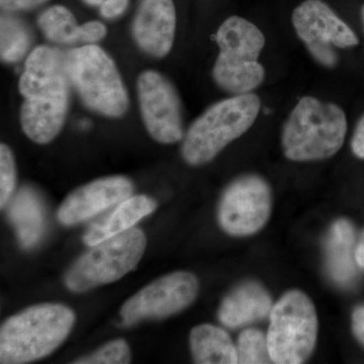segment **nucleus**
I'll return each instance as SVG.
<instances>
[{
	"label": "nucleus",
	"mask_w": 364,
	"mask_h": 364,
	"mask_svg": "<svg viewBox=\"0 0 364 364\" xmlns=\"http://www.w3.org/2000/svg\"><path fill=\"white\" fill-rule=\"evenodd\" d=\"M317 337L318 316L310 298L296 289L284 294L270 313L267 342L272 363H305Z\"/></svg>",
	"instance_id": "6e6552de"
},
{
	"label": "nucleus",
	"mask_w": 364,
	"mask_h": 364,
	"mask_svg": "<svg viewBox=\"0 0 364 364\" xmlns=\"http://www.w3.org/2000/svg\"><path fill=\"white\" fill-rule=\"evenodd\" d=\"M38 26L46 39L53 44L69 46L80 43V25L70 9L53 6L38 18Z\"/></svg>",
	"instance_id": "aec40b11"
},
{
	"label": "nucleus",
	"mask_w": 364,
	"mask_h": 364,
	"mask_svg": "<svg viewBox=\"0 0 364 364\" xmlns=\"http://www.w3.org/2000/svg\"><path fill=\"white\" fill-rule=\"evenodd\" d=\"M260 107V98L253 92L233 95L210 105L184 135L181 146L184 161L193 166L212 161L253 126Z\"/></svg>",
	"instance_id": "20e7f679"
},
{
	"label": "nucleus",
	"mask_w": 364,
	"mask_h": 364,
	"mask_svg": "<svg viewBox=\"0 0 364 364\" xmlns=\"http://www.w3.org/2000/svg\"><path fill=\"white\" fill-rule=\"evenodd\" d=\"M7 205V218L21 247H35L43 238L46 225L44 203L39 193L30 186H23Z\"/></svg>",
	"instance_id": "dca6fc26"
},
{
	"label": "nucleus",
	"mask_w": 364,
	"mask_h": 364,
	"mask_svg": "<svg viewBox=\"0 0 364 364\" xmlns=\"http://www.w3.org/2000/svg\"><path fill=\"white\" fill-rule=\"evenodd\" d=\"M351 149L356 157L364 159V114L359 119L352 136Z\"/></svg>",
	"instance_id": "cd10ccee"
},
{
	"label": "nucleus",
	"mask_w": 364,
	"mask_h": 364,
	"mask_svg": "<svg viewBox=\"0 0 364 364\" xmlns=\"http://www.w3.org/2000/svg\"><path fill=\"white\" fill-rule=\"evenodd\" d=\"M363 25H364V6L363 7Z\"/></svg>",
	"instance_id": "7c9ffc66"
},
{
	"label": "nucleus",
	"mask_w": 364,
	"mask_h": 364,
	"mask_svg": "<svg viewBox=\"0 0 364 364\" xmlns=\"http://www.w3.org/2000/svg\"><path fill=\"white\" fill-rule=\"evenodd\" d=\"M156 208V203L147 196H130L104 219L92 225L85 235V243L93 246L134 228Z\"/></svg>",
	"instance_id": "f3484780"
},
{
	"label": "nucleus",
	"mask_w": 364,
	"mask_h": 364,
	"mask_svg": "<svg viewBox=\"0 0 364 364\" xmlns=\"http://www.w3.org/2000/svg\"><path fill=\"white\" fill-rule=\"evenodd\" d=\"M189 342L196 363H238L236 345L222 328L210 324L196 326L191 330Z\"/></svg>",
	"instance_id": "6ab92c4d"
},
{
	"label": "nucleus",
	"mask_w": 364,
	"mask_h": 364,
	"mask_svg": "<svg viewBox=\"0 0 364 364\" xmlns=\"http://www.w3.org/2000/svg\"><path fill=\"white\" fill-rule=\"evenodd\" d=\"M131 363V350L123 339H117L97 350L74 361L77 364H126Z\"/></svg>",
	"instance_id": "5701e85b"
},
{
	"label": "nucleus",
	"mask_w": 364,
	"mask_h": 364,
	"mask_svg": "<svg viewBox=\"0 0 364 364\" xmlns=\"http://www.w3.org/2000/svg\"><path fill=\"white\" fill-rule=\"evenodd\" d=\"M107 33L104 23L97 21H87L80 25V43H85V45L95 44L104 39Z\"/></svg>",
	"instance_id": "a878e982"
},
{
	"label": "nucleus",
	"mask_w": 364,
	"mask_h": 364,
	"mask_svg": "<svg viewBox=\"0 0 364 364\" xmlns=\"http://www.w3.org/2000/svg\"><path fill=\"white\" fill-rule=\"evenodd\" d=\"M215 42L220 49L213 67L215 85L233 95L257 90L265 79L258 61L265 47L260 28L241 16H230L217 31Z\"/></svg>",
	"instance_id": "423d86ee"
},
{
	"label": "nucleus",
	"mask_w": 364,
	"mask_h": 364,
	"mask_svg": "<svg viewBox=\"0 0 364 364\" xmlns=\"http://www.w3.org/2000/svg\"><path fill=\"white\" fill-rule=\"evenodd\" d=\"M132 37L141 51L153 58L166 57L173 47L176 9L173 0H139Z\"/></svg>",
	"instance_id": "ddd939ff"
},
{
	"label": "nucleus",
	"mask_w": 364,
	"mask_h": 364,
	"mask_svg": "<svg viewBox=\"0 0 364 364\" xmlns=\"http://www.w3.org/2000/svg\"><path fill=\"white\" fill-rule=\"evenodd\" d=\"M75 323L66 306L43 304L7 318L0 329V363L21 364L44 358L65 341Z\"/></svg>",
	"instance_id": "f03ea898"
},
{
	"label": "nucleus",
	"mask_w": 364,
	"mask_h": 364,
	"mask_svg": "<svg viewBox=\"0 0 364 364\" xmlns=\"http://www.w3.org/2000/svg\"><path fill=\"white\" fill-rule=\"evenodd\" d=\"M346 133V114L338 105L305 97L284 124L282 151L291 161L327 159L341 149Z\"/></svg>",
	"instance_id": "7ed1b4c3"
},
{
	"label": "nucleus",
	"mask_w": 364,
	"mask_h": 364,
	"mask_svg": "<svg viewBox=\"0 0 364 364\" xmlns=\"http://www.w3.org/2000/svg\"><path fill=\"white\" fill-rule=\"evenodd\" d=\"M136 95L144 126L153 140L174 144L183 140V112L181 97L166 76L145 70L136 80Z\"/></svg>",
	"instance_id": "9b49d317"
},
{
	"label": "nucleus",
	"mask_w": 364,
	"mask_h": 364,
	"mask_svg": "<svg viewBox=\"0 0 364 364\" xmlns=\"http://www.w3.org/2000/svg\"><path fill=\"white\" fill-rule=\"evenodd\" d=\"M90 6L100 7V14L107 20L119 18L129 6V0H82Z\"/></svg>",
	"instance_id": "393cba45"
},
{
	"label": "nucleus",
	"mask_w": 364,
	"mask_h": 364,
	"mask_svg": "<svg viewBox=\"0 0 364 364\" xmlns=\"http://www.w3.org/2000/svg\"><path fill=\"white\" fill-rule=\"evenodd\" d=\"M198 280L191 272H177L148 284L129 299L119 311L123 326L163 318L188 308L198 294Z\"/></svg>",
	"instance_id": "f8f14e48"
},
{
	"label": "nucleus",
	"mask_w": 364,
	"mask_h": 364,
	"mask_svg": "<svg viewBox=\"0 0 364 364\" xmlns=\"http://www.w3.org/2000/svg\"><path fill=\"white\" fill-rule=\"evenodd\" d=\"M133 191V183L124 176L97 179L72 191L60 205L57 217L65 226L79 224L130 198Z\"/></svg>",
	"instance_id": "4468645a"
},
{
	"label": "nucleus",
	"mask_w": 364,
	"mask_h": 364,
	"mask_svg": "<svg viewBox=\"0 0 364 364\" xmlns=\"http://www.w3.org/2000/svg\"><path fill=\"white\" fill-rule=\"evenodd\" d=\"M49 0H0V6L6 14L21 13L37 9Z\"/></svg>",
	"instance_id": "bb28decb"
},
{
	"label": "nucleus",
	"mask_w": 364,
	"mask_h": 364,
	"mask_svg": "<svg viewBox=\"0 0 364 364\" xmlns=\"http://www.w3.org/2000/svg\"><path fill=\"white\" fill-rule=\"evenodd\" d=\"M71 88L65 55L45 45L30 53L18 81V90L25 98L20 109L21 127L30 140L45 145L59 135L68 114Z\"/></svg>",
	"instance_id": "f257e3e1"
},
{
	"label": "nucleus",
	"mask_w": 364,
	"mask_h": 364,
	"mask_svg": "<svg viewBox=\"0 0 364 364\" xmlns=\"http://www.w3.org/2000/svg\"><path fill=\"white\" fill-rule=\"evenodd\" d=\"M16 182V161L11 148L0 145V207L6 208L14 196Z\"/></svg>",
	"instance_id": "b1692460"
},
{
	"label": "nucleus",
	"mask_w": 364,
	"mask_h": 364,
	"mask_svg": "<svg viewBox=\"0 0 364 364\" xmlns=\"http://www.w3.org/2000/svg\"><path fill=\"white\" fill-rule=\"evenodd\" d=\"M356 264L364 268V232L361 235L360 240L358 242V247L355 249Z\"/></svg>",
	"instance_id": "c756f323"
},
{
	"label": "nucleus",
	"mask_w": 364,
	"mask_h": 364,
	"mask_svg": "<svg viewBox=\"0 0 364 364\" xmlns=\"http://www.w3.org/2000/svg\"><path fill=\"white\" fill-rule=\"evenodd\" d=\"M1 48L0 54L4 63H16L25 56L32 44L30 28L11 14L1 16Z\"/></svg>",
	"instance_id": "412c9836"
},
{
	"label": "nucleus",
	"mask_w": 364,
	"mask_h": 364,
	"mask_svg": "<svg viewBox=\"0 0 364 364\" xmlns=\"http://www.w3.org/2000/svg\"><path fill=\"white\" fill-rule=\"evenodd\" d=\"M238 363H272L267 335L256 329H246L238 337L236 345Z\"/></svg>",
	"instance_id": "4be33fe9"
},
{
	"label": "nucleus",
	"mask_w": 364,
	"mask_h": 364,
	"mask_svg": "<svg viewBox=\"0 0 364 364\" xmlns=\"http://www.w3.org/2000/svg\"><path fill=\"white\" fill-rule=\"evenodd\" d=\"M146 246L147 238L136 228L91 246L69 268L66 287L73 293H85L121 279L142 259Z\"/></svg>",
	"instance_id": "0eeeda50"
},
{
	"label": "nucleus",
	"mask_w": 364,
	"mask_h": 364,
	"mask_svg": "<svg viewBox=\"0 0 364 364\" xmlns=\"http://www.w3.org/2000/svg\"><path fill=\"white\" fill-rule=\"evenodd\" d=\"M355 232L351 223L338 220L332 225L326 241V257L330 275L335 282L347 284L356 274Z\"/></svg>",
	"instance_id": "a211bd4d"
},
{
	"label": "nucleus",
	"mask_w": 364,
	"mask_h": 364,
	"mask_svg": "<svg viewBox=\"0 0 364 364\" xmlns=\"http://www.w3.org/2000/svg\"><path fill=\"white\" fill-rule=\"evenodd\" d=\"M71 87L86 109L109 119L124 117L130 98L112 57L95 44L74 48L65 55Z\"/></svg>",
	"instance_id": "39448f33"
},
{
	"label": "nucleus",
	"mask_w": 364,
	"mask_h": 364,
	"mask_svg": "<svg viewBox=\"0 0 364 364\" xmlns=\"http://www.w3.org/2000/svg\"><path fill=\"white\" fill-rule=\"evenodd\" d=\"M272 299L257 282H249L233 289L220 306V322L228 328L243 327L272 313Z\"/></svg>",
	"instance_id": "2eb2a0df"
},
{
	"label": "nucleus",
	"mask_w": 364,
	"mask_h": 364,
	"mask_svg": "<svg viewBox=\"0 0 364 364\" xmlns=\"http://www.w3.org/2000/svg\"><path fill=\"white\" fill-rule=\"evenodd\" d=\"M272 205V188L263 177L257 174L238 177L227 186L220 200V226L235 237L257 233L269 220Z\"/></svg>",
	"instance_id": "9d476101"
},
{
	"label": "nucleus",
	"mask_w": 364,
	"mask_h": 364,
	"mask_svg": "<svg viewBox=\"0 0 364 364\" xmlns=\"http://www.w3.org/2000/svg\"><path fill=\"white\" fill-rule=\"evenodd\" d=\"M291 21L311 56L326 68H334L338 63L335 48L346 49L358 45V36L350 26L323 0L301 2L294 9Z\"/></svg>",
	"instance_id": "1a4fd4ad"
},
{
	"label": "nucleus",
	"mask_w": 364,
	"mask_h": 364,
	"mask_svg": "<svg viewBox=\"0 0 364 364\" xmlns=\"http://www.w3.org/2000/svg\"><path fill=\"white\" fill-rule=\"evenodd\" d=\"M352 330L356 338L364 345V306L354 311L352 315Z\"/></svg>",
	"instance_id": "c85d7f7f"
}]
</instances>
